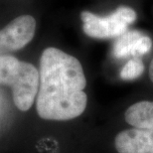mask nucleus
<instances>
[{"label":"nucleus","instance_id":"obj_1","mask_svg":"<svg viewBox=\"0 0 153 153\" xmlns=\"http://www.w3.org/2000/svg\"><path fill=\"white\" fill-rule=\"evenodd\" d=\"M85 85L84 69L76 57L58 48H46L40 59L38 115L47 120L78 117L87 108Z\"/></svg>","mask_w":153,"mask_h":153},{"label":"nucleus","instance_id":"obj_2","mask_svg":"<svg viewBox=\"0 0 153 153\" xmlns=\"http://www.w3.org/2000/svg\"><path fill=\"white\" fill-rule=\"evenodd\" d=\"M132 128L120 131L114 139L118 153H153V102L133 103L124 114Z\"/></svg>","mask_w":153,"mask_h":153},{"label":"nucleus","instance_id":"obj_3","mask_svg":"<svg viewBox=\"0 0 153 153\" xmlns=\"http://www.w3.org/2000/svg\"><path fill=\"white\" fill-rule=\"evenodd\" d=\"M0 85H9L13 102L21 111L33 105L39 88V71L28 62L10 55L0 56Z\"/></svg>","mask_w":153,"mask_h":153},{"label":"nucleus","instance_id":"obj_4","mask_svg":"<svg viewBox=\"0 0 153 153\" xmlns=\"http://www.w3.org/2000/svg\"><path fill=\"white\" fill-rule=\"evenodd\" d=\"M136 18V12L128 6H119L112 13L103 17L90 11L81 13L85 34L94 39L117 38L127 31Z\"/></svg>","mask_w":153,"mask_h":153},{"label":"nucleus","instance_id":"obj_5","mask_svg":"<svg viewBox=\"0 0 153 153\" xmlns=\"http://www.w3.org/2000/svg\"><path fill=\"white\" fill-rule=\"evenodd\" d=\"M35 18L21 15L0 30V56L21 50L34 38L36 32Z\"/></svg>","mask_w":153,"mask_h":153},{"label":"nucleus","instance_id":"obj_6","mask_svg":"<svg viewBox=\"0 0 153 153\" xmlns=\"http://www.w3.org/2000/svg\"><path fill=\"white\" fill-rule=\"evenodd\" d=\"M151 39L139 31H126L117 37L114 44V56L118 59L132 56L139 57L150 51Z\"/></svg>","mask_w":153,"mask_h":153},{"label":"nucleus","instance_id":"obj_7","mask_svg":"<svg viewBox=\"0 0 153 153\" xmlns=\"http://www.w3.org/2000/svg\"><path fill=\"white\" fill-rule=\"evenodd\" d=\"M144 65L139 57H134L125 64L120 71V78L124 81H132L142 75Z\"/></svg>","mask_w":153,"mask_h":153},{"label":"nucleus","instance_id":"obj_8","mask_svg":"<svg viewBox=\"0 0 153 153\" xmlns=\"http://www.w3.org/2000/svg\"><path fill=\"white\" fill-rule=\"evenodd\" d=\"M149 78H150V81L153 82V59L150 63V66H149Z\"/></svg>","mask_w":153,"mask_h":153}]
</instances>
